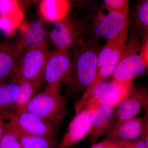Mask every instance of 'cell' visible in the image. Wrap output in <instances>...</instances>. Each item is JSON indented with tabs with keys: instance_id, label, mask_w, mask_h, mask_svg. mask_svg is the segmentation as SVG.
Returning <instances> with one entry per match:
<instances>
[{
	"instance_id": "1",
	"label": "cell",
	"mask_w": 148,
	"mask_h": 148,
	"mask_svg": "<svg viewBox=\"0 0 148 148\" xmlns=\"http://www.w3.org/2000/svg\"><path fill=\"white\" fill-rule=\"evenodd\" d=\"M72 49L74 53L71 74L66 84L72 93L82 96L95 79L97 57L101 49L95 41L84 40Z\"/></svg>"
},
{
	"instance_id": "2",
	"label": "cell",
	"mask_w": 148,
	"mask_h": 148,
	"mask_svg": "<svg viewBox=\"0 0 148 148\" xmlns=\"http://www.w3.org/2000/svg\"><path fill=\"white\" fill-rule=\"evenodd\" d=\"M59 90L47 87L45 90L34 96L24 111L35 114L59 126L68 114L67 99L59 93Z\"/></svg>"
},
{
	"instance_id": "3",
	"label": "cell",
	"mask_w": 148,
	"mask_h": 148,
	"mask_svg": "<svg viewBox=\"0 0 148 148\" xmlns=\"http://www.w3.org/2000/svg\"><path fill=\"white\" fill-rule=\"evenodd\" d=\"M140 37L135 31H131L126 47L114 69L113 79L123 82H132L145 74L148 69L141 52Z\"/></svg>"
},
{
	"instance_id": "4",
	"label": "cell",
	"mask_w": 148,
	"mask_h": 148,
	"mask_svg": "<svg viewBox=\"0 0 148 148\" xmlns=\"http://www.w3.org/2000/svg\"><path fill=\"white\" fill-rule=\"evenodd\" d=\"M133 85L132 81L123 82L114 79L103 81L84 101L80 109L93 111L100 106L116 107L128 96Z\"/></svg>"
},
{
	"instance_id": "5",
	"label": "cell",
	"mask_w": 148,
	"mask_h": 148,
	"mask_svg": "<svg viewBox=\"0 0 148 148\" xmlns=\"http://www.w3.org/2000/svg\"><path fill=\"white\" fill-rule=\"evenodd\" d=\"M72 67L73 55L69 50L55 49L50 51L43 74L47 87L60 90L61 85L69 80Z\"/></svg>"
},
{
	"instance_id": "6",
	"label": "cell",
	"mask_w": 148,
	"mask_h": 148,
	"mask_svg": "<svg viewBox=\"0 0 148 148\" xmlns=\"http://www.w3.org/2000/svg\"><path fill=\"white\" fill-rule=\"evenodd\" d=\"M49 51L47 44L28 49L22 52L16 73L17 79L43 81Z\"/></svg>"
},
{
	"instance_id": "7",
	"label": "cell",
	"mask_w": 148,
	"mask_h": 148,
	"mask_svg": "<svg viewBox=\"0 0 148 148\" xmlns=\"http://www.w3.org/2000/svg\"><path fill=\"white\" fill-rule=\"evenodd\" d=\"M85 32L83 26L67 16L54 22L49 38L55 49L69 50L84 40Z\"/></svg>"
},
{
	"instance_id": "8",
	"label": "cell",
	"mask_w": 148,
	"mask_h": 148,
	"mask_svg": "<svg viewBox=\"0 0 148 148\" xmlns=\"http://www.w3.org/2000/svg\"><path fill=\"white\" fill-rule=\"evenodd\" d=\"M129 29L123 32L119 37L113 50L97 58V72L91 86L81 97L79 103L82 105L97 86L106 78L112 75L124 51L128 39Z\"/></svg>"
},
{
	"instance_id": "9",
	"label": "cell",
	"mask_w": 148,
	"mask_h": 148,
	"mask_svg": "<svg viewBox=\"0 0 148 148\" xmlns=\"http://www.w3.org/2000/svg\"><path fill=\"white\" fill-rule=\"evenodd\" d=\"M129 13L107 11L96 19L92 25V32L97 38L112 40L129 29Z\"/></svg>"
},
{
	"instance_id": "10",
	"label": "cell",
	"mask_w": 148,
	"mask_h": 148,
	"mask_svg": "<svg viewBox=\"0 0 148 148\" xmlns=\"http://www.w3.org/2000/svg\"><path fill=\"white\" fill-rule=\"evenodd\" d=\"M10 123L22 132L36 136L56 138L58 126L27 111L15 114Z\"/></svg>"
},
{
	"instance_id": "11",
	"label": "cell",
	"mask_w": 148,
	"mask_h": 148,
	"mask_svg": "<svg viewBox=\"0 0 148 148\" xmlns=\"http://www.w3.org/2000/svg\"><path fill=\"white\" fill-rule=\"evenodd\" d=\"M147 91L146 88L133 85L128 96L115 107L116 121H124L136 117L142 109L148 110Z\"/></svg>"
},
{
	"instance_id": "12",
	"label": "cell",
	"mask_w": 148,
	"mask_h": 148,
	"mask_svg": "<svg viewBox=\"0 0 148 148\" xmlns=\"http://www.w3.org/2000/svg\"><path fill=\"white\" fill-rule=\"evenodd\" d=\"M93 111L82 109L76 113L69 123L64 139L58 148L70 147L88 137Z\"/></svg>"
},
{
	"instance_id": "13",
	"label": "cell",
	"mask_w": 148,
	"mask_h": 148,
	"mask_svg": "<svg viewBox=\"0 0 148 148\" xmlns=\"http://www.w3.org/2000/svg\"><path fill=\"white\" fill-rule=\"evenodd\" d=\"M22 53L15 42L7 40L0 42V84L16 73Z\"/></svg>"
},
{
	"instance_id": "14",
	"label": "cell",
	"mask_w": 148,
	"mask_h": 148,
	"mask_svg": "<svg viewBox=\"0 0 148 148\" xmlns=\"http://www.w3.org/2000/svg\"><path fill=\"white\" fill-rule=\"evenodd\" d=\"M115 107L98 106L92 112L91 125L88 134L89 144L93 145L101 137L106 135L114 124Z\"/></svg>"
},
{
	"instance_id": "15",
	"label": "cell",
	"mask_w": 148,
	"mask_h": 148,
	"mask_svg": "<svg viewBox=\"0 0 148 148\" xmlns=\"http://www.w3.org/2000/svg\"><path fill=\"white\" fill-rule=\"evenodd\" d=\"M144 130V120L142 118L116 121L106 134L105 139L116 141L137 140L143 135Z\"/></svg>"
},
{
	"instance_id": "16",
	"label": "cell",
	"mask_w": 148,
	"mask_h": 148,
	"mask_svg": "<svg viewBox=\"0 0 148 148\" xmlns=\"http://www.w3.org/2000/svg\"><path fill=\"white\" fill-rule=\"evenodd\" d=\"M15 43L22 52L30 48L47 45V34L42 22L36 20L28 25L17 37Z\"/></svg>"
},
{
	"instance_id": "17",
	"label": "cell",
	"mask_w": 148,
	"mask_h": 148,
	"mask_svg": "<svg viewBox=\"0 0 148 148\" xmlns=\"http://www.w3.org/2000/svg\"><path fill=\"white\" fill-rule=\"evenodd\" d=\"M19 94L18 80L12 77L0 84V115L7 121L16 114V106Z\"/></svg>"
},
{
	"instance_id": "18",
	"label": "cell",
	"mask_w": 148,
	"mask_h": 148,
	"mask_svg": "<svg viewBox=\"0 0 148 148\" xmlns=\"http://www.w3.org/2000/svg\"><path fill=\"white\" fill-rule=\"evenodd\" d=\"M70 8V3L64 0H45L40 5V12L43 18L53 23L67 17Z\"/></svg>"
},
{
	"instance_id": "19",
	"label": "cell",
	"mask_w": 148,
	"mask_h": 148,
	"mask_svg": "<svg viewBox=\"0 0 148 148\" xmlns=\"http://www.w3.org/2000/svg\"><path fill=\"white\" fill-rule=\"evenodd\" d=\"M9 123L15 132L22 148H58L59 147L60 143L56 138L27 134L14 127L10 123Z\"/></svg>"
},
{
	"instance_id": "20",
	"label": "cell",
	"mask_w": 148,
	"mask_h": 148,
	"mask_svg": "<svg viewBox=\"0 0 148 148\" xmlns=\"http://www.w3.org/2000/svg\"><path fill=\"white\" fill-rule=\"evenodd\" d=\"M17 80L19 84V94L16 102V114L25 111L28 103L37 94L43 82Z\"/></svg>"
},
{
	"instance_id": "21",
	"label": "cell",
	"mask_w": 148,
	"mask_h": 148,
	"mask_svg": "<svg viewBox=\"0 0 148 148\" xmlns=\"http://www.w3.org/2000/svg\"><path fill=\"white\" fill-rule=\"evenodd\" d=\"M134 23L137 34L143 37L148 34V1H140L134 9Z\"/></svg>"
},
{
	"instance_id": "22",
	"label": "cell",
	"mask_w": 148,
	"mask_h": 148,
	"mask_svg": "<svg viewBox=\"0 0 148 148\" xmlns=\"http://www.w3.org/2000/svg\"><path fill=\"white\" fill-rule=\"evenodd\" d=\"M0 148H22L8 121L5 130L0 138Z\"/></svg>"
},
{
	"instance_id": "23",
	"label": "cell",
	"mask_w": 148,
	"mask_h": 148,
	"mask_svg": "<svg viewBox=\"0 0 148 148\" xmlns=\"http://www.w3.org/2000/svg\"><path fill=\"white\" fill-rule=\"evenodd\" d=\"M0 16H6L22 19L23 14L18 3L15 1H0Z\"/></svg>"
},
{
	"instance_id": "24",
	"label": "cell",
	"mask_w": 148,
	"mask_h": 148,
	"mask_svg": "<svg viewBox=\"0 0 148 148\" xmlns=\"http://www.w3.org/2000/svg\"><path fill=\"white\" fill-rule=\"evenodd\" d=\"M103 5L108 12L129 13V1L127 0H105Z\"/></svg>"
},
{
	"instance_id": "25",
	"label": "cell",
	"mask_w": 148,
	"mask_h": 148,
	"mask_svg": "<svg viewBox=\"0 0 148 148\" xmlns=\"http://www.w3.org/2000/svg\"><path fill=\"white\" fill-rule=\"evenodd\" d=\"M21 19L6 16H0V29L5 34H11L15 31Z\"/></svg>"
},
{
	"instance_id": "26",
	"label": "cell",
	"mask_w": 148,
	"mask_h": 148,
	"mask_svg": "<svg viewBox=\"0 0 148 148\" xmlns=\"http://www.w3.org/2000/svg\"><path fill=\"white\" fill-rule=\"evenodd\" d=\"M91 148H125V141H116L105 139L92 145Z\"/></svg>"
},
{
	"instance_id": "27",
	"label": "cell",
	"mask_w": 148,
	"mask_h": 148,
	"mask_svg": "<svg viewBox=\"0 0 148 148\" xmlns=\"http://www.w3.org/2000/svg\"><path fill=\"white\" fill-rule=\"evenodd\" d=\"M125 148H147L142 137L137 140L125 141Z\"/></svg>"
},
{
	"instance_id": "28",
	"label": "cell",
	"mask_w": 148,
	"mask_h": 148,
	"mask_svg": "<svg viewBox=\"0 0 148 148\" xmlns=\"http://www.w3.org/2000/svg\"><path fill=\"white\" fill-rule=\"evenodd\" d=\"M141 54L144 61L148 64V34L143 37L141 46Z\"/></svg>"
},
{
	"instance_id": "29",
	"label": "cell",
	"mask_w": 148,
	"mask_h": 148,
	"mask_svg": "<svg viewBox=\"0 0 148 148\" xmlns=\"http://www.w3.org/2000/svg\"><path fill=\"white\" fill-rule=\"evenodd\" d=\"M7 121L5 118L4 117L0 115V138L2 135L5 130L6 125Z\"/></svg>"
}]
</instances>
